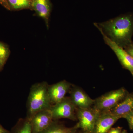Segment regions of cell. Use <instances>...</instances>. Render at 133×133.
I'll return each mask as SVG.
<instances>
[{"label":"cell","mask_w":133,"mask_h":133,"mask_svg":"<svg viewBox=\"0 0 133 133\" xmlns=\"http://www.w3.org/2000/svg\"><path fill=\"white\" fill-rule=\"evenodd\" d=\"M97 24L108 37L121 48L124 49L133 42V13Z\"/></svg>","instance_id":"cell-1"},{"label":"cell","mask_w":133,"mask_h":133,"mask_svg":"<svg viewBox=\"0 0 133 133\" xmlns=\"http://www.w3.org/2000/svg\"><path fill=\"white\" fill-rule=\"evenodd\" d=\"M48 87L47 84L44 83L32 87L29 97L28 110L30 115L29 119L38 112L51 108Z\"/></svg>","instance_id":"cell-2"},{"label":"cell","mask_w":133,"mask_h":133,"mask_svg":"<svg viewBox=\"0 0 133 133\" xmlns=\"http://www.w3.org/2000/svg\"><path fill=\"white\" fill-rule=\"evenodd\" d=\"M128 94L124 88L111 91L94 100L92 107L100 112L109 111L124 99Z\"/></svg>","instance_id":"cell-3"},{"label":"cell","mask_w":133,"mask_h":133,"mask_svg":"<svg viewBox=\"0 0 133 133\" xmlns=\"http://www.w3.org/2000/svg\"><path fill=\"white\" fill-rule=\"evenodd\" d=\"M78 122L77 125L82 131L92 133L100 112L93 107L87 108H77Z\"/></svg>","instance_id":"cell-4"},{"label":"cell","mask_w":133,"mask_h":133,"mask_svg":"<svg viewBox=\"0 0 133 133\" xmlns=\"http://www.w3.org/2000/svg\"><path fill=\"white\" fill-rule=\"evenodd\" d=\"M94 24L102 34L103 39L106 44L108 45L115 53L122 66L124 69H127L130 71L133 76V58L126 51L124 48L120 47L108 37L96 23Z\"/></svg>","instance_id":"cell-5"},{"label":"cell","mask_w":133,"mask_h":133,"mask_svg":"<svg viewBox=\"0 0 133 133\" xmlns=\"http://www.w3.org/2000/svg\"><path fill=\"white\" fill-rule=\"evenodd\" d=\"M77 109L70 98H65L51 108L53 120L65 118L75 120Z\"/></svg>","instance_id":"cell-6"},{"label":"cell","mask_w":133,"mask_h":133,"mask_svg":"<svg viewBox=\"0 0 133 133\" xmlns=\"http://www.w3.org/2000/svg\"><path fill=\"white\" fill-rule=\"evenodd\" d=\"M32 133H40L48 128L53 122L51 108L38 112L29 119Z\"/></svg>","instance_id":"cell-7"},{"label":"cell","mask_w":133,"mask_h":133,"mask_svg":"<svg viewBox=\"0 0 133 133\" xmlns=\"http://www.w3.org/2000/svg\"><path fill=\"white\" fill-rule=\"evenodd\" d=\"M120 119L108 111L100 112L92 133H108L113 125Z\"/></svg>","instance_id":"cell-8"},{"label":"cell","mask_w":133,"mask_h":133,"mask_svg":"<svg viewBox=\"0 0 133 133\" xmlns=\"http://www.w3.org/2000/svg\"><path fill=\"white\" fill-rule=\"evenodd\" d=\"M71 84L63 80L48 87V93L51 104H55L65 98V95L70 90Z\"/></svg>","instance_id":"cell-9"},{"label":"cell","mask_w":133,"mask_h":133,"mask_svg":"<svg viewBox=\"0 0 133 133\" xmlns=\"http://www.w3.org/2000/svg\"><path fill=\"white\" fill-rule=\"evenodd\" d=\"M70 98L77 108H89L92 107L94 104V100L78 87L72 89Z\"/></svg>","instance_id":"cell-10"},{"label":"cell","mask_w":133,"mask_h":133,"mask_svg":"<svg viewBox=\"0 0 133 133\" xmlns=\"http://www.w3.org/2000/svg\"><path fill=\"white\" fill-rule=\"evenodd\" d=\"M133 111V92L128 93L124 99L109 111L121 118Z\"/></svg>","instance_id":"cell-11"},{"label":"cell","mask_w":133,"mask_h":133,"mask_svg":"<svg viewBox=\"0 0 133 133\" xmlns=\"http://www.w3.org/2000/svg\"><path fill=\"white\" fill-rule=\"evenodd\" d=\"M31 8L39 16L43 18L48 26L51 5L49 0H33Z\"/></svg>","instance_id":"cell-12"},{"label":"cell","mask_w":133,"mask_h":133,"mask_svg":"<svg viewBox=\"0 0 133 133\" xmlns=\"http://www.w3.org/2000/svg\"><path fill=\"white\" fill-rule=\"evenodd\" d=\"M78 129L77 124L69 128L53 122L49 127L40 133H76Z\"/></svg>","instance_id":"cell-13"},{"label":"cell","mask_w":133,"mask_h":133,"mask_svg":"<svg viewBox=\"0 0 133 133\" xmlns=\"http://www.w3.org/2000/svg\"><path fill=\"white\" fill-rule=\"evenodd\" d=\"M10 9L18 10L31 8V0H7Z\"/></svg>","instance_id":"cell-14"},{"label":"cell","mask_w":133,"mask_h":133,"mask_svg":"<svg viewBox=\"0 0 133 133\" xmlns=\"http://www.w3.org/2000/svg\"><path fill=\"white\" fill-rule=\"evenodd\" d=\"M14 133H32L30 121L29 120L24 122Z\"/></svg>","instance_id":"cell-15"},{"label":"cell","mask_w":133,"mask_h":133,"mask_svg":"<svg viewBox=\"0 0 133 133\" xmlns=\"http://www.w3.org/2000/svg\"><path fill=\"white\" fill-rule=\"evenodd\" d=\"M9 55L8 48L5 44L0 42V61L4 64Z\"/></svg>","instance_id":"cell-16"},{"label":"cell","mask_w":133,"mask_h":133,"mask_svg":"<svg viewBox=\"0 0 133 133\" xmlns=\"http://www.w3.org/2000/svg\"><path fill=\"white\" fill-rule=\"evenodd\" d=\"M123 118L127 120L129 128L133 131V111L126 115Z\"/></svg>","instance_id":"cell-17"},{"label":"cell","mask_w":133,"mask_h":133,"mask_svg":"<svg viewBox=\"0 0 133 133\" xmlns=\"http://www.w3.org/2000/svg\"><path fill=\"white\" fill-rule=\"evenodd\" d=\"M124 49L133 58V42L124 48Z\"/></svg>","instance_id":"cell-18"},{"label":"cell","mask_w":133,"mask_h":133,"mask_svg":"<svg viewBox=\"0 0 133 133\" xmlns=\"http://www.w3.org/2000/svg\"><path fill=\"white\" fill-rule=\"evenodd\" d=\"M122 128L121 127H118L113 128L110 129L108 133H121Z\"/></svg>","instance_id":"cell-19"},{"label":"cell","mask_w":133,"mask_h":133,"mask_svg":"<svg viewBox=\"0 0 133 133\" xmlns=\"http://www.w3.org/2000/svg\"><path fill=\"white\" fill-rule=\"evenodd\" d=\"M0 4L5 7L8 9L10 10L9 6L8 4L7 0H0Z\"/></svg>","instance_id":"cell-20"},{"label":"cell","mask_w":133,"mask_h":133,"mask_svg":"<svg viewBox=\"0 0 133 133\" xmlns=\"http://www.w3.org/2000/svg\"><path fill=\"white\" fill-rule=\"evenodd\" d=\"M0 133H10L8 130L0 125Z\"/></svg>","instance_id":"cell-21"},{"label":"cell","mask_w":133,"mask_h":133,"mask_svg":"<svg viewBox=\"0 0 133 133\" xmlns=\"http://www.w3.org/2000/svg\"><path fill=\"white\" fill-rule=\"evenodd\" d=\"M3 65H4V64H3L0 61V70H1V69L2 68V67Z\"/></svg>","instance_id":"cell-22"},{"label":"cell","mask_w":133,"mask_h":133,"mask_svg":"<svg viewBox=\"0 0 133 133\" xmlns=\"http://www.w3.org/2000/svg\"><path fill=\"white\" fill-rule=\"evenodd\" d=\"M121 133H127V132L126 130L124 129V130H122Z\"/></svg>","instance_id":"cell-23"},{"label":"cell","mask_w":133,"mask_h":133,"mask_svg":"<svg viewBox=\"0 0 133 133\" xmlns=\"http://www.w3.org/2000/svg\"><path fill=\"white\" fill-rule=\"evenodd\" d=\"M79 133H90L89 132H86V131H82V132H81Z\"/></svg>","instance_id":"cell-24"},{"label":"cell","mask_w":133,"mask_h":133,"mask_svg":"<svg viewBox=\"0 0 133 133\" xmlns=\"http://www.w3.org/2000/svg\"><path fill=\"white\" fill-rule=\"evenodd\" d=\"M31 1H33V0H31Z\"/></svg>","instance_id":"cell-25"},{"label":"cell","mask_w":133,"mask_h":133,"mask_svg":"<svg viewBox=\"0 0 133 133\" xmlns=\"http://www.w3.org/2000/svg\"></svg>","instance_id":"cell-26"}]
</instances>
